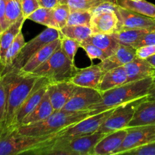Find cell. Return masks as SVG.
I'll return each instance as SVG.
<instances>
[{
	"label": "cell",
	"mask_w": 155,
	"mask_h": 155,
	"mask_svg": "<svg viewBox=\"0 0 155 155\" xmlns=\"http://www.w3.org/2000/svg\"><path fill=\"white\" fill-rule=\"evenodd\" d=\"M127 135L116 154L126 152L155 142V124L127 127Z\"/></svg>",
	"instance_id": "11"
},
{
	"label": "cell",
	"mask_w": 155,
	"mask_h": 155,
	"mask_svg": "<svg viewBox=\"0 0 155 155\" xmlns=\"http://www.w3.org/2000/svg\"><path fill=\"white\" fill-rule=\"evenodd\" d=\"M27 19L34 21L37 24H42V25L45 26L47 27L54 28L52 9L39 7L37 10L33 12L27 18Z\"/></svg>",
	"instance_id": "30"
},
{
	"label": "cell",
	"mask_w": 155,
	"mask_h": 155,
	"mask_svg": "<svg viewBox=\"0 0 155 155\" xmlns=\"http://www.w3.org/2000/svg\"><path fill=\"white\" fill-rule=\"evenodd\" d=\"M125 154L131 155H155V142L139 148L130 150Z\"/></svg>",
	"instance_id": "39"
},
{
	"label": "cell",
	"mask_w": 155,
	"mask_h": 155,
	"mask_svg": "<svg viewBox=\"0 0 155 155\" xmlns=\"http://www.w3.org/2000/svg\"><path fill=\"white\" fill-rule=\"evenodd\" d=\"M153 81L154 77H148L143 80L127 83L105 91L102 92L101 99L90 106L89 110H92V114L94 115L117 107L126 102L146 96Z\"/></svg>",
	"instance_id": "3"
},
{
	"label": "cell",
	"mask_w": 155,
	"mask_h": 155,
	"mask_svg": "<svg viewBox=\"0 0 155 155\" xmlns=\"http://www.w3.org/2000/svg\"><path fill=\"white\" fill-rule=\"evenodd\" d=\"M54 111V108L50 101L49 95H48V92H46L37 106L23 120L21 126L30 125V124L44 120L48 118Z\"/></svg>",
	"instance_id": "24"
},
{
	"label": "cell",
	"mask_w": 155,
	"mask_h": 155,
	"mask_svg": "<svg viewBox=\"0 0 155 155\" xmlns=\"http://www.w3.org/2000/svg\"><path fill=\"white\" fill-rule=\"evenodd\" d=\"M127 83H128V77L125 68L124 66L119 67L104 72L97 89L102 93Z\"/></svg>",
	"instance_id": "23"
},
{
	"label": "cell",
	"mask_w": 155,
	"mask_h": 155,
	"mask_svg": "<svg viewBox=\"0 0 155 155\" xmlns=\"http://www.w3.org/2000/svg\"><path fill=\"white\" fill-rule=\"evenodd\" d=\"M80 48H82L86 51L87 56L92 61L94 59H99V60L103 61L107 58V55L104 51H103L101 48L95 46L93 44L83 42L80 43Z\"/></svg>",
	"instance_id": "36"
},
{
	"label": "cell",
	"mask_w": 155,
	"mask_h": 155,
	"mask_svg": "<svg viewBox=\"0 0 155 155\" xmlns=\"http://www.w3.org/2000/svg\"><path fill=\"white\" fill-rule=\"evenodd\" d=\"M92 110L83 111H67L54 110L48 118L30 125L20 126L18 130L20 133L27 136H41L58 133L61 130L75 124L76 123L91 116Z\"/></svg>",
	"instance_id": "4"
},
{
	"label": "cell",
	"mask_w": 155,
	"mask_h": 155,
	"mask_svg": "<svg viewBox=\"0 0 155 155\" xmlns=\"http://www.w3.org/2000/svg\"><path fill=\"white\" fill-rule=\"evenodd\" d=\"M155 124V101L146 98L136 107L128 127Z\"/></svg>",
	"instance_id": "20"
},
{
	"label": "cell",
	"mask_w": 155,
	"mask_h": 155,
	"mask_svg": "<svg viewBox=\"0 0 155 155\" xmlns=\"http://www.w3.org/2000/svg\"><path fill=\"white\" fill-rule=\"evenodd\" d=\"M146 98L147 95L129 102H126L115 107L114 110L101 124L97 132L104 134H108L112 132L127 128L134 115L136 107Z\"/></svg>",
	"instance_id": "8"
},
{
	"label": "cell",
	"mask_w": 155,
	"mask_h": 155,
	"mask_svg": "<svg viewBox=\"0 0 155 155\" xmlns=\"http://www.w3.org/2000/svg\"><path fill=\"white\" fill-rule=\"evenodd\" d=\"M136 57L142 59H148L155 54V45H145L136 48Z\"/></svg>",
	"instance_id": "40"
},
{
	"label": "cell",
	"mask_w": 155,
	"mask_h": 155,
	"mask_svg": "<svg viewBox=\"0 0 155 155\" xmlns=\"http://www.w3.org/2000/svg\"><path fill=\"white\" fill-rule=\"evenodd\" d=\"M6 91V113L4 122L0 128L12 126L17 111L33 90L39 77L30 74L9 72L2 77Z\"/></svg>",
	"instance_id": "1"
},
{
	"label": "cell",
	"mask_w": 155,
	"mask_h": 155,
	"mask_svg": "<svg viewBox=\"0 0 155 155\" xmlns=\"http://www.w3.org/2000/svg\"><path fill=\"white\" fill-rule=\"evenodd\" d=\"M120 29H146L155 30V18L142 15L117 5Z\"/></svg>",
	"instance_id": "14"
},
{
	"label": "cell",
	"mask_w": 155,
	"mask_h": 155,
	"mask_svg": "<svg viewBox=\"0 0 155 155\" xmlns=\"http://www.w3.org/2000/svg\"><path fill=\"white\" fill-rule=\"evenodd\" d=\"M6 91L2 78L0 79V125L4 122L6 113Z\"/></svg>",
	"instance_id": "38"
},
{
	"label": "cell",
	"mask_w": 155,
	"mask_h": 155,
	"mask_svg": "<svg viewBox=\"0 0 155 155\" xmlns=\"http://www.w3.org/2000/svg\"><path fill=\"white\" fill-rule=\"evenodd\" d=\"M147 98L150 101H155V77H154V81L148 92Z\"/></svg>",
	"instance_id": "44"
},
{
	"label": "cell",
	"mask_w": 155,
	"mask_h": 155,
	"mask_svg": "<svg viewBox=\"0 0 155 155\" xmlns=\"http://www.w3.org/2000/svg\"><path fill=\"white\" fill-rule=\"evenodd\" d=\"M76 86L71 80L51 83L48 84V92L54 110L63 109L72 96Z\"/></svg>",
	"instance_id": "15"
},
{
	"label": "cell",
	"mask_w": 155,
	"mask_h": 155,
	"mask_svg": "<svg viewBox=\"0 0 155 155\" xmlns=\"http://www.w3.org/2000/svg\"><path fill=\"white\" fill-rule=\"evenodd\" d=\"M60 37L61 33L58 30L47 27L42 33L38 34L36 37L32 39L29 42H26L18 55L15 58L9 71L18 72L35 53L37 52L45 45L55 39H59Z\"/></svg>",
	"instance_id": "9"
},
{
	"label": "cell",
	"mask_w": 155,
	"mask_h": 155,
	"mask_svg": "<svg viewBox=\"0 0 155 155\" xmlns=\"http://www.w3.org/2000/svg\"><path fill=\"white\" fill-rule=\"evenodd\" d=\"M101 93L96 89L77 86L72 96L62 110L76 112L89 110L90 106L101 98Z\"/></svg>",
	"instance_id": "13"
},
{
	"label": "cell",
	"mask_w": 155,
	"mask_h": 155,
	"mask_svg": "<svg viewBox=\"0 0 155 155\" xmlns=\"http://www.w3.org/2000/svg\"><path fill=\"white\" fill-rule=\"evenodd\" d=\"M150 31L153 30L146 29H120L111 35L119 43L133 47L145 33Z\"/></svg>",
	"instance_id": "27"
},
{
	"label": "cell",
	"mask_w": 155,
	"mask_h": 155,
	"mask_svg": "<svg viewBox=\"0 0 155 155\" xmlns=\"http://www.w3.org/2000/svg\"><path fill=\"white\" fill-rule=\"evenodd\" d=\"M117 5L114 2H104L92 11V17L89 27L92 33L111 35L120 29Z\"/></svg>",
	"instance_id": "7"
},
{
	"label": "cell",
	"mask_w": 155,
	"mask_h": 155,
	"mask_svg": "<svg viewBox=\"0 0 155 155\" xmlns=\"http://www.w3.org/2000/svg\"><path fill=\"white\" fill-rule=\"evenodd\" d=\"M136 48L131 45L120 43L116 51L104 60L101 61L98 64L104 72L114 68L123 67L136 57Z\"/></svg>",
	"instance_id": "16"
},
{
	"label": "cell",
	"mask_w": 155,
	"mask_h": 155,
	"mask_svg": "<svg viewBox=\"0 0 155 155\" xmlns=\"http://www.w3.org/2000/svg\"><path fill=\"white\" fill-rule=\"evenodd\" d=\"M39 6L45 8L53 9L59 4L58 0H38Z\"/></svg>",
	"instance_id": "43"
},
{
	"label": "cell",
	"mask_w": 155,
	"mask_h": 155,
	"mask_svg": "<svg viewBox=\"0 0 155 155\" xmlns=\"http://www.w3.org/2000/svg\"><path fill=\"white\" fill-rule=\"evenodd\" d=\"M106 134L95 132L90 135L59 137L42 150L46 155H94L97 144Z\"/></svg>",
	"instance_id": "5"
},
{
	"label": "cell",
	"mask_w": 155,
	"mask_h": 155,
	"mask_svg": "<svg viewBox=\"0 0 155 155\" xmlns=\"http://www.w3.org/2000/svg\"><path fill=\"white\" fill-rule=\"evenodd\" d=\"M104 71L99 64H93L85 68H79L71 81L76 86L98 89Z\"/></svg>",
	"instance_id": "17"
},
{
	"label": "cell",
	"mask_w": 155,
	"mask_h": 155,
	"mask_svg": "<svg viewBox=\"0 0 155 155\" xmlns=\"http://www.w3.org/2000/svg\"><path fill=\"white\" fill-rule=\"evenodd\" d=\"M61 36L71 38L79 42L86 41L91 35L92 31L89 25H69L67 24L65 27L59 30Z\"/></svg>",
	"instance_id": "29"
},
{
	"label": "cell",
	"mask_w": 155,
	"mask_h": 155,
	"mask_svg": "<svg viewBox=\"0 0 155 155\" xmlns=\"http://www.w3.org/2000/svg\"><path fill=\"white\" fill-rule=\"evenodd\" d=\"M115 107L104 110L96 114L91 115L75 124L57 133L58 138L59 137H73V136H82L90 135L98 131L101 124L110 116Z\"/></svg>",
	"instance_id": "10"
},
{
	"label": "cell",
	"mask_w": 155,
	"mask_h": 155,
	"mask_svg": "<svg viewBox=\"0 0 155 155\" xmlns=\"http://www.w3.org/2000/svg\"><path fill=\"white\" fill-rule=\"evenodd\" d=\"M154 77H155V76H154Z\"/></svg>",
	"instance_id": "49"
},
{
	"label": "cell",
	"mask_w": 155,
	"mask_h": 155,
	"mask_svg": "<svg viewBox=\"0 0 155 155\" xmlns=\"http://www.w3.org/2000/svg\"><path fill=\"white\" fill-rule=\"evenodd\" d=\"M61 47L65 55L74 62L75 55L79 48H80V42L71 38L61 35Z\"/></svg>",
	"instance_id": "34"
},
{
	"label": "cell",
	"mask_w": 155,
	"mask_h": 155,
	"mask_svg": "<svg viewBox=\"0 0 155 155\" xmlns=\"http://www.w3.org/2000/svg\"><path fill=\"white\" fill-rule=\"evenodd\" d=\"M57 138V133L31 136L20 133L18 127L0 128V155L41 154Z\"/></svg>",
	"instance_id": "2"
},
{
	"label": "cell",
	"mask_w": 155,
	"mask_h": 155,
	"mask_svg": "<svg viewBox=\"0 0 155 155\" xmlns=\"http://www.w3.org/2000/svg\"><path fill=\"white\" fill-rule=\"evenodd\" d=\"M40 6L38 2V0H21L22 15L26 18V20Z\"/></svg>",
	"instance_id": "37"
},
{
	"label": "cell",
	"mask_w": 155,
	"mask_h": 155,
	"mask_svg": "<svg viewBox=\"0 0 155 155\" xmlns=\"http://www.w3.org/2000/svg\"><path fill=\"white\" fill-rule=\"evenodd\" d=\"M3 32V29H2V27L1 24H0V35L2 34V33Z\"/></svg>",
	"instance_id": "47"
},
{
	"label": "cell",
	"mask_w": 155,
	"mask_h": 155,
	"mask_svg": "<svg viewBox=\"0 0 155 155\" xmlns=\"http://www.w3.org/2000/svg\"><path fill=\"white\" fill-rule=\"evenodd\" d=\"M5 1L6 21L11 25L23 16L21 0H5Z\"/></svg>",
	"instance_id": "32"
},
{
	"label": "cell",
	"mask_w": 155,
	"mask_h": 155,
	"mask_svg": "<svg viewBox=\"0 0 155 155\" xmlns=\"http://www.w3.org/2000/svg\"><path fill=\"white\" fill-rule=\"evenodd\" d=\"M124 67L128 77V83L155 76V68L146 59L136 57Z\"/></svg>",
	"instance_id": "19"
},
{
	"label": "cell",
	"mask_w": 155,
	"mask_h": 155,
	"mask_svg": "<svg viewBox=\"0 0 155 155\" xmlns=\"http://www.w3.org/2000/svg\"><path fill=\"white\" fill-rule=\"evenodd\" d=\"M84 42L93 44L106 53L107 57L116 51L120 43L112 35L92 33Z\"/></svg>",
	"instance_id": "25"
},
{
	"label": "cell",
	"mask_w": 155,
	"mask_h": 155,
	"mask_svg": "<svg viewBox=\"0 0 155 155\" xmlns=\"http://www.w3.org/2000/svg\"><path fill=\"white\" fill-rule=\"evenodd\" d=\"M147 60H148V61H149V63L151 64L152 65V66L154 67V68H155V54H154V55H152V56H151V57L148 58L147 59Z\"/></svg>",
	"instance_id": "45"
},
{
	"label": "cell",
	"mask_w": 155,
	"mask_h": 155,
	"mask_svg": "<svg viewBox=\"0 0 155 155\" xmlns=\"http://www.w3.org/2000/svg\"><path fill=\"white\" fill-rule=\"evenodd\" d=\"M0 24L2 27L3 30L9 27L8 24L6 21L5 18V1L0 0Z\"/></svg>",
	"instance_id": "42"
},
{
	"label": "cell",
	"mask_w": 155,
	"mask_h": 155,
	"mask_svg": "<svg viewBox=\"0 0 155 155\" xmlns=\"http://www.w3.org/2000/svg\"><path fill=\"white\" fill-rule=\"evenodd\" d=\"M78 70L63 52L60 43L53 54L30 74L47 79L50 83H57L71 80Z\"/></svg>",
	"instance_id": "6"
},
{
	"label": "cell",
	"mask_w": 155,
	"mask_h": 155,
	"mask_svg": "<svg viewBox=\"0 0 155 155\" xmlns=\"http://www.w3.org/2000/svg\"><path fill=\"white\" fill-rule=\"evenodd\" d=\"M59 4H68V0H58Z\"/></svg>",
	"instance_id": "46"
},
{
	"label": "cell",
	"mask_w": 155,
	"mask_h": 155,
	"mask_svg": "<svg viewBox=\"0 0 155 155\" xmlns=\"http://www.w3.org/2000/svg\"><path fill=\"white\" fill-rule=\"evenodd\" d=\"M155 45V30L150 31L145 33L142 38L139 40V42L133 46L136 49L137 48L145 45Z\"/></svg>",
	"instance_id": "41"
},
{
	"label": "cell",
	"mask_w": 155,
	"mask_h": 155,
	"mask_svg": "<svg viewBox=\"0 0 155 155\" xmlns=\"http://www.w3.org/2000/svg\"><path fill=\"white\" fill-rule=\"evenodd\" d=\"M92 13L90 11H71L68 24L69 25H89L90 24Z\"/></svg>",
	"instance_id": "35"
},
{
	"label": "cell",
	"mask_w": 155,
	"mask_h": 155,
	"mask_svg": "<svg viewBox=\"0 0 155 155\" xmlns=\"http://www.w3.org/2000/svg\"><path fill=\"white\" fill-rule=\"evenodd\" d=\"M25 21L26 18L22 16L18 21L11 24L8 28L3 30L2 34L0 35V71H1V73L4 67L6 51L9 46L12 45L18 33L22 30V27Z\"/></svg>",
	"instance_id": "22"
},
{
	"label": "cell",
	"mask_w": 155,
	"mask_h": 155,
	"mask_svg": "<svg viewBox=\"0 0 155 155\" xmlns=\"http://www.w3.org/2000/svg\"><path fill=\"white\" fill-rule=\"evenodd\" d=\"M61 43V39H55L52 42H49L45 46L42 47L41 49L36 53H35L31 58L28 60V61L24 64V66L18 72L20 74H30L33 72L36 68H37L39 65L45 62L51 54H53L56 48H58Z\"/></svg>",
	"instance_id": "21"
},
{
	"label": "cell",
	"mask_w": 155,
	"mask_h": 155,
	"mask_svg": "<svg viewBox=\"0 0 155 155\" xmlns=\"http://www.w3.org/2000/svg\"><path fill=\"white\" fill-rule=\"evenodd\" d=\"M116 4L142 15L155 18V5L145 0H116Z\"/></svg>",
	"instance_id": "26"
},
{
	"label": "cell",
	"mask_w": 155,
	"mask_h": 155,
	"mask_svg": "<svg viewBox=\"0 0 155 155\" xmlns=\"http://www.w3.org/2000/svg\"><path fill=\"white\" fill-rule=\"evenodd\" d=\"M107 2L116 3V0H68V4L71 11L85 10L92 12L95 8Z\"/></svg>",
	"instance_id": "33"
},
{
	"label": "cell",
	"mask_w": 155,
	"mask_h": 155,
	"mask_svg": "<svg viewBox=\"0 0 155 155\" xmlns=\"http://www.w3.org/2000/svg\"><path fill=\"white\" fill-rule=\"evenodd\" d=\"M127 135V128L106 134L95 146L94 155L116 154L122 145Z\"/></svg>",
	"instance_id": "18"
},
{
	"label": "cell",
	"mask_w": 155,
	"mask_h": 155,
	"mask_svg": "<svg viewBox=\"0 0 155 155\" xmlns=\"http://www.w3.org/2000/svg\"><path fill=\"white\" fill-rule=\"evenodd\" d=\"M25 39H24V34L22 33V30L20 32L13 41L12 45L9 46L8 48L7 51H6L5 57V62H4V67H3V70L2 71V77L6 73L8 72L9 70L12 68V64H13L14 61H15V58L18 54L20 53L21 50L25 45Z\"/></svg>",
	"instance_id": "28"
},
{
	"label": "cell",
	"mask_w": 155,
	"mask_h": 155,
	"mask_svg": "<svg viewBox=\"0 0 155 155\" xmlns=\"http://www.w3.org/2000/svg\"><path fill=\"white\" fill-rule=\"evenodd\" d=\"M52 10L54 28L60 30L68 24L71 9L68 4H58Z\"/></svg>",
	"instance_id": "31"
},
{
	"label": "cell",
	"mask_w": 155,
	"mask_h": 155,
	"mask_svg": "<svg viewBox=\"0 0 155 155\" xmlns=\"http://www.w3.org/2000/svg\"><path fill=\"white\" fill-rule=\"evenodd\" d=\"M50 83L47 79L43 77H39L38 81L36 82V85L33 87V90L31 91L25 101H24L20 108L17 111L16 115L15 117L13 124L9 128L12 127H18L22 124L23 120L25 118L27 115H28L37 104L40 102L42 97L45 94L48 89V86Z\"/></svg>",
	"instance_id": "12"
},
{
	"label": "cell",
	"mask_w": 155,
	"mask_h": 155,
	"mask_svg": "<svg viewBox=\"0 0 155 155\" xmlns=\"http://www.w3.org/2000/svg\"><path fill=\"white\" fill-rule=\"evenodd\" d=\"M2 78V73H1V71H0V79Z\"/></svg>",
	"instance_id": "48"
}]
</instances>
